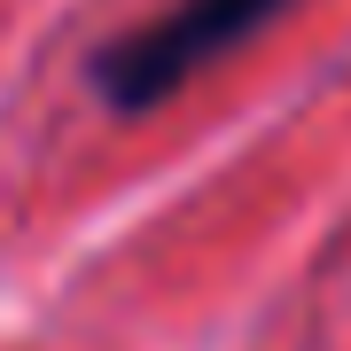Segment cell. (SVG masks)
<instances>
[{"label":"cell","mask_w":351,"mask_h":351,"mask_svg":"<svg viewBox=\"0 0 351 351\" xmlns=\"http://www.w3.org/2000/svg\"><path fill=\"white\" fill-rule=\"evenodd\" d=\"M289 0H172L164 16L117 32L94 55V94L110 110H156L164 94H180L188 78H203L219 55H234L250 32H265Z\"/></svg>","instance_id":"6da1fadb"}]
</instances>
